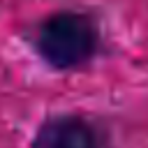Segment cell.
<instances>
[{
    "mask_svg": "<svg viewBox=\"0 0 148 148\" xmlns=\"http://www.w3.org/2000/svg\"><path fill=\"white\" fill-rule=\"evenodd\" d=\"M32 46L51 69L72 72L86 67L99 53L102 32L88 12L58 9L37 23Z\"/></svg>",
    "mask_w": 148,
    "mask_h": 148,
    "instance_id": "obj_1",
    "label": "cell"
},
{
    "mask_svg": "<svg viewBox=\"0 0 148 148\" xmlns=\"http://www.w3.org/2000/svg\"><path fill=\"white\" fill-rule=\"evenodd\" d=\"M30 148H111L97 123L81 113H53L44 118L30 141Z\"/></svg>",
    "mask_w": 148,
    "mask_h": 148,
    "instance_id": "obj_2",
    "label": "cell"
}]
</instances>
